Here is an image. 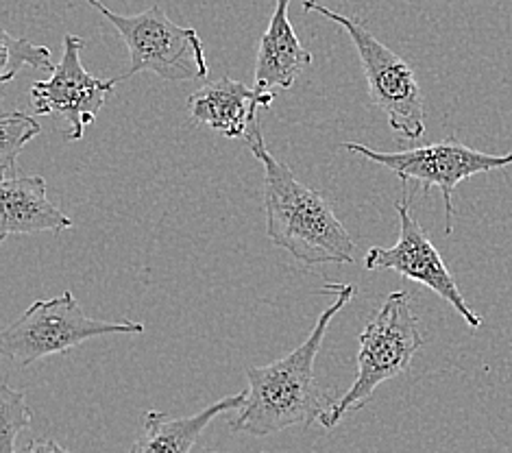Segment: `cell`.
I'll use <instances>...</instances> for the list:
<instances>
[{"label": "cell", "mask_w": 512, "mask_h": 453, "mask_svg": "<svg viewBox=\"0 0 512 453\" xmlns=\"http://www.w3.org/2000/svg\"><path fill=\"white\" fill-rule=\"evenodd\" d=\"M24 66L35 70H55L51 51L24 38H16L7 31L0 33V83H9L20 75Z\"/></svg>", "instance_id": "5bb4252c"}, {"label": "cell", "mask_w": 512, "mask_h": 453, "mask_svg": "<svg viewBox=\"0 0 512 453\" xmlns=\"http://www.w3.org/2000/svg\"><path fill=\"white\" fill-rule=\"evenodd\" d=\"M31 419L22 390H14L7 382L0 386V453H14L16 438L31 425Z\"/></svg>", "instance_id": "2e32d148"}, {"label": "cell", "mask_w": 512, "mask_h": 453, "mask_svg": "<svg viewBox=\"0 0 512 453\" xmlns=\"http://www.w3.org/2000/svg\"><path fill=\"white\" fill-rule=\"evenodd\" d=\"M75 223L46 197V179L20 175L18 170L0 181V242L9 236L62 234Z\"/></svg>", "instance_id": "8fae6325"}, {"label": "cell", "mask_w": 512, "mask_h": 453, "mask_svg": "<svg viewBox=\"0 0 512 453\" xmlns=\"http://www.w3.org/2000/svg\"><path fill=\"white\" fill-rule=\"evenodd\" d=\"M40 122L24 112L0 116V175L14 173L16 157L35 136H40Z\"/></svg>", "instance_id": "9a60e30c"}, {"label": "cell", "mask_w": 512, "mask_h": 453, "mask_svg": "<svg viewBox=\"0 0 512 453\" xmlns=\"http://www.w3.org/2000/svg\"><path fill=\"white\" fill-rule=\"evenodd\" d=\"M290 0H277L275 11L262 33L258 57H255V90L271 92L273 88L290 90L295 81L310 68L312 55L299 42L288 18Z\"/></svg>", "instance_id": "7c38bea8"}, {"label": "cell", "mask_w": 512, "mask_h": 453, "mask_svg": "<svg viewBox=\"0 0 512 453\" xmlns=\"http://www.w3.org/2000/svg\"><path fill=\"white\" fill-rule=\"evenodd\" d=\"M245 401L247 390H242V393L229 395L216 401L214 406H207L192 416H181V419L160 410L146 412L142 434L127 453H192L207 425L225 412L240 410Z\"/></svg>", "instance_id": "4fadbf2b"}, {"label": "cell", "mask_w": 512, "mask_h": 453, "mask_svg": "<svg viewBox=\"0 0 512 453\" xmlns=\"http://www.w3.org/2000/svg\"><path fill=\"white\" fill-rule=\"evenodd\" d=\"M207 453H210V451H207ZM212 453H218V451H212Z\"/></svg>", "instance_id": "ac0fdd59"}, {"label": "cell", "mask_w": 512, "mask_h": 453, "mask_svg": "<svg viewBox=\"0 0 512 453\" xmlns=\"http://www.w3.org/2000/svg\"><path fill=\"white\" fill-rule=\"evenodd\" d=\"M321 292L334 295V303L316 318L312 332L301 345L266 366H247L249 379L247 401L238 410L229 427L234 432L251 436H271L295 425H312L332 412L338 403L336 393L316 384L314 364L319 355L329 323L334 316L351 303L356 286L351 284H325Z\"/></svg>", "instance_id": "6da1fadb"}, {"label": "cell", "mask_w": 512, "mask_h": 453, "mask_svg": "<svg viewBox=\"0 0 512 453\" xmlns=\"http://www.w3.org/2000/svg\"><path fill=\"white\" fill-rule=\"evenodd\" d=\"M245 140L264 168L266 238L303 264L356 262V244L332 203L323 192L301 183L286 162L268 151L260 120Z\"/></svg>", "instance_id": "7a4b0ae2"}, {"label": "cell", "mask_w": 512, "mask_h": 453, "mask_svg": "<svg viewBox=\"0 0 512 453\" xmlns=\"http://www.w3.org/2000/svg\"><path fill=\"white\" fill-rule=\"evenodd\" d=\"M85 42L79 35H66L64 55L51 72V79L35 81L31 85V109L35 116H59L68 131L66 138L77 142L83 138L85 127H90L99 116L101 107L118 85L116 79H99L90 75L81 64Z\"/></svg>", "instance_id": "9c48e42d"}, {"label": "cell", "mask_w": 512, "mask_h": 453, "mask_svg": "<svg viewBox=\"0 0 512 453\" xmlns=\"http://www.w3.org/2000/svg\"><path fill=\"white\" fill-rule=\"evenodd\" d=\"M343 149L367 157L369 162L388 168L397 175L401 183H419L423 192L438 188L445 201V234H451V216H454V190L458 183L469 177L493 173L512 164V151L506 155H491L475 151L471 146L458 142L456 138H445L441 142L417 146L397 153L373 151L358 142H345Z\"/></svg>", "instance_id": "52a82bcc"}, {"label": "cell", "mask_w": 512, "mask_h": 453, "mask_svg": "<svg viewBox=\"0 0 512 453\" xmlns=\"http://www.w3.org/2000/svg\"><path fill=\"white\" fill-rule=\"evenodd\" d=\"M103 18L114 24L129 51V72L116 81L151 72L164 81H194L207 77L205 48L194 29L179 27L160 7H151L136 16H120L101 0H88Z\"/></svg>", "instance_id": "8992f818"}, {"label": "cell", "mask_w": 512, "mask_h": 453, "mask_svg": "<svg viewBox=\"0 0 512 453\" xmlns=\"http://www.w3.org/2000/svg\"><path fill=\"white\" fill-rule=\"evenodd\" d=\"M421 347L423 336L419 332L417 316L412 312L410 292H390L382 308L373 314L360 334L356 379L347 395L340 397L332 412L321 419L325 430H332L347 414L367 406L377 386L408 373L410 362Z\"/></svg>", "instance_id": "3957f363"}, {"label": "cell", "mask_w": 512, "mask_h": 453, "mask_svg": "<svg viewBox=\"0 0 512 453\" xmlns=\"http://www.w3.org/2000/svg\"><path fill=\"white\" fill-rule=\"evenodd\" d=\"M275 101L273 92H260L247 83L223 77L203 85L188 99V114L199 125L210 127L225 138H247L258 122L260 109Z\"/></svg>", "instance_id": "30bf717a"}, {"label": "cell", "mask_w": 512, "mask_h": 453, "mask_svg": "<svg viewBox=\"0 0 512 453\" xmlns=\"http://www.w3.org/2000/svg\"><path fill=\"white\" fill-rule=\"evenodd\" d=\"M14 453H70V451L64 449L53 438H33L27 447Z\"/></svg>", "instance_id": "e0dca14e"}, {"label": "cell", "mask_w": 512, "mask_h": 453, "mask_svg": "<svg viewBox=\"0 0 512 453\" xmlns=\"http://www.w3.org/2000/svg\"><path fill=\"white\" fill-rule=\"evenodd\" d=\"M144 325L133 321H101L81 310L79 301L66 290L53 299L35 301L0 334V353L18 369H29L48 355L66 353L83 342L107 334H142Z\"/></svg>", "instance_id": "277c9868"}, {"label": "cell", "mask_w": 512, "mask_h": 453, "mask_svg": "<svg viewBox=\"0 0 512 453\" xmlns=\"http://www.w3.org/2000/svg\"><path fill=\"white\" fill-rule=\"evenodd\" d=\"M303 9L316 11L323 18L340 24L356 46L364 77L369 83L373 105L386 116L388 127L408 140H419L425 133V109L419 81L404 57L390 51L375 35L349 16L323 7L316 0H303Z\"/></svg>", "instance_id": "5b68a950"}, {"label": "cell", "mask_w": 512, "mask_h": 453, "mask_svg": "<svg viewBox=\"0 0 512 453\" xmlns=\"http://www.w3.org/2000/svg\"><path fill=\"white\" fill-rule=\"evenodd\" d=\"M401 188H404V197L395 205L399 214V240L395 247L369 249L367 257H364V268L367 271H395L401 277L428 286L465 318V323L471 329H478L482 325V318L469 308L441 253L436 251L430 236L419 225V220L412 216L408 183H401Z\"/></svg>", "instance_id": "ba28073f"}]
</instances>
